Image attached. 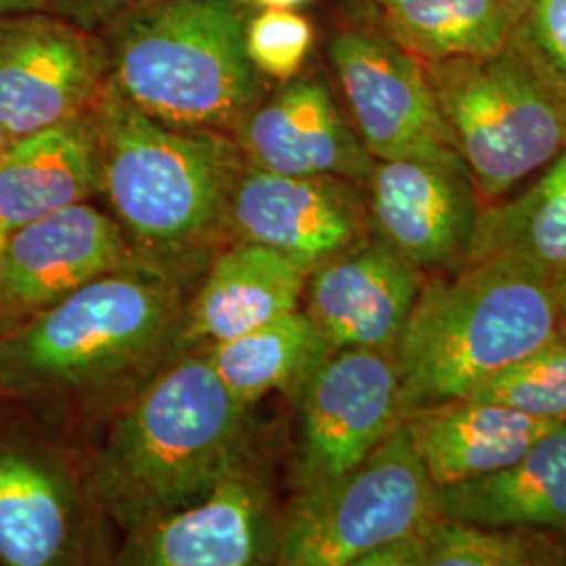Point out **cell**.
<instances>
[{
  "label": "cell",
  "instance_id": "1",
  "mask_svg": "<svg viewBox=\"0 0 566 566\" xmlns=\"http://www.w3.org/2000/svg\"><path fill=\"white\" fill-rule=\"evenodd\" d=\"M248 409L206 355L170 365L143 388L97 451L95 504L126 533L198 504L252 458Z\"/></svg>",
  "mask_w": 566,
  "mask_h": 566
},
{
  "label": "cell",
  "instance_id": "2",
  "mask_svg": "<svg viewBox=\"0 0 566 566\" xmlns=\"http://www.w3.org/2000/svg\"><path fill=\"white\" fill-rule=\"evenodd\" d=\"M563 334L554 273L523 256L497 254L428 275L395 348L403 422L470 397Z\"/></svg>",
  "mask_w": 566,
  "mask_h": 566
},
{
  "label": "cell",
  "instance_id": "3",
  "mask_svg": "<svg viewBox=\"0 0 566 566\" xmlns=\"http://www.w3.org/2000/svg\"><path fill=\"white\" fill-rule=\"evenodd\" d=\"M250 0H149L102 32L109 81L163 124L227 133L261 102L248 57Z\"/></svg>",
  "mask_w": 566,
  "mask_h": 566
},
{
  "label": "cell",
  "instance_id": "4",
  "mask_svg": "<svg viewBox=\"0 0 566 566\" xmlns=\"http://www.w3.org/2000/svg\"><path fill=\"white\" fill-rule=\"evenodd\" d=\"M86 116L99 191L124 235L163 254L193 248L223 227L231 189L245 166L231 135L163 124L109 78Z\"/></svg>",
  "mask_w": 566,
  "mask_h": 566
},
{
  "label": "cell",
  "instance_id": "5",
  "mask_svg": "<svg viewBox=\"0 0 566 566\" xmlns=\"http://www.w3.org/2000/svg\"><path fill=\"white\" fill-rule=\"evenodd\" d=\"M181 285L154 264L84 283L0 343V380L20 390H102L175 343Z\"/></svg>",
  "mask_w": 566,
  "mask_h": 566
},
{
  "label": "cell",
  "instance_id": "6",
  "mask_svg": "<svg viewBox=\"0 0 566 566\" xmlns=\"http://www.w3.org/2000/svg\"><path fill=\"white\" fill-rule=\"evenodd\" d=\"M424 70L483 202L502 200L565 149L566 76L523 21L489 55L426 61Z\"/></svg>",
  "mask_w": 566,
  "mask_h": 566
},
{
  "label": "cell",
  "instance_id": "7",
  "mask_svg": "<svg viewBox=\"0 0 566 566\" xmlns=\"http://www.w3.org/2000/svg\"><path fill=\"white\" fill-rule=\"evenodd\" d=\"M439 514L437 485L397 426L364 462L322 485L294 491L280 518L275 563L357 566Z\"/></svg>",
  "mask_w": 566,
  "mask_h": 566
},
{
  "label": "cell",
  "instance_id": "8",
  "mask_svg": "<svg viewBox=\"0 0 566 566\" xmlns=\"http://www.w3.org/2000/svg\"><path fill=\"white\" fill-rule=\"evenodd\" d=\"M292 401L298 411L290 458L294 491L343 476L403 424L399 369L385 350H332Z\"/></svg>",
  "mask_w": 566,
  "mask_h": 566
},
{
  "label": "cell",
  "instance_id": "9",
  "mask_svg": "<svg viewBox=\"0 0 566 566\" xmlns=\"http://www.w3.org/2000/svg\"><path fill=\"white\" fill-rule=\"evenodd\" d=\"M327 57L340 82L353 126L376 160L465 166L424 63L374 30H343Z\"/></svg>",
  "mask_w": 566,
  "mask_h": 566
},
{
  "label": "cell",
  "instance_id": "10",
  "mask_svg": "<svg viewBox=\"0 0 566 566\" xmlns=\"http://www.w3.org/2000/svg\"><path fill=\"white\" fill-rule=\"evenodd\" d=\"M107 78L102 34L51 11L0 18V126L9 142L86 114Z\"/></svg>",
  "mask_w": 566,
  "mask_h": 566
},
{
  "label": "cell",
  "instance_id": "11",
  "mask_svg": "<svg viewBox=\"0 0 566 566\" xmlns=\"http://www.w3.org/2000/svg\"><path fill=\"white\" fill-rule=\"evenodd\" d=\"M224 229L238 242L277 250L308 275L371 238L364 185L338 177H287L243 166Z\"/></svg>",
  "mask_w": 566,
  "mask_h": 566
},
{
  "label": "cell",
  "instance_id": "12",
  "mask_svg": "<svg viewBox=\"0 0 566 566\" xmlns=\"http://www.w3.org/2000/svg\"><path fill=\"white\" fill-rule=\"evenodd\" d=\"M371 233L424 275L465 266L485 202L468 166L378 160L365 185Z\"/></svg>",
  "mask_w": 566,
  "mask_h": 566
},
{
  "label": "cell",
  "instance_id": "13",
  "mask_svg": "<svg viewBox=\"0 0 566 566\" xmlns=\"http://www.w3.org/2000/svg\"><path fill=\"white\" fill-rule=\"evenodd\" d=\"M280 518L271 486L252 462L227 474L203 500L126 533L120 565L252 566L275 563Z\"/></svg>",
  "mask_w": 566,
  "mask_h": 566
},
{
  "label": "cell",
  "instance_id": "14",
  "mask_svg": "<svg viewBox=\"0 0 566 566\" xmlns=\"http://www.w3.org/2000/svg\"><path fill=\"white\" fill-rule=\"evenodd\" d=\"M231 137L243 163L273 175L338 177L365 187L378 163L315 76L296 74L264 93Z\"/></svg>",
  "mask_w": 566,
  "mask_h": 566
},
{
  "label": "cell",
  "instance_id": "15",
  "mask_svg": "<svg viewBox=\"0 0 566 566\" xmlns=\"http://www.w3.org/2000/svg\"><path fill=\"white\" fill-rule=\"evenodd\" d=\"M426 277L374 233L306 275L304 315L332 350L392 353Z\"/></svg>",
  "mask_w": 566,
  "mask_h": 566
},
{
  "label": "cell",
  "instance_id": "16",
  "mask_svg": "<svg viewBox=\"0 0 566 566\" xmlns=\"http://www.w3.org/2000/svg\"><path fill=\"white\" fill-rule=\"evenodd\" d=\"M128 263L130 250L118 221L91 203H72L9 233L0 264V304L36 315Z\"/></svg>",
  "mask_w": 566,
  "mask_h": 566
},
{
  "label": "cell",
  "instance_id": "17",
  "mask_svg": "<svg viewBox=\"0 0 566 566\" xmlns=\"http://www.w3.org/2000/svg\"><path fill=\"white\" fill-rule=\"evenodd\" d=\"M304 283L303 269L277 250L238 242L214 259L198 296L185 306L175 344L212 346L298 311Z\"/></svg>",
  "mask_w": 566,
  "mask_h": 566
},
{
  "label": "cell",
  "instance_id": "18",
  "mask_svg": "<svg viewBox=\"0 0 566 566\" xmlns=\"http://www.w3.org/2000/svg\"><path fill=\"white\" fill-rule=\"evenodd\" d=\"M409 441L437 486L486 476L514 464L563 422L479 399L437 405L403 422Z\"/></svg>",
  "mask_w": 566,
  "mask_h": 566
},
{
  "label": "cell",
  "instance_id": "19",
  "mask_svg": "<svg viewBox=\"0 0 566 566\" xmlns=\"http://www.w3.org/2000/svg\"><path fill=\"white\" fill-rule=\"evenodd\" d=\"M95 191L99 164L86 114L11 139L0 154V221L9 231Z\"/></svg>",
  "mask_w": 566,
  "mask_h": 566
},
{
  "label": "cell",
  "instance_id": "20",
  "mask_svg": "<svg viewBox=\"0 0 566 566\" xmlns=\"http://www.w3.org/2000/svg\"><path fill=\"white\" fill-rule=\"evenodd\" d=\"M439 514L465 523L566 535V422L497 472L437 486Z\"/></svg>",
  "mask_w": 566,
  "mask_h": 566
},
{
  "label": "cell",
  "instance_id": "21",
  "mask_svg": "<svg viewBox=\"0 0 566 566\" xmlns=\"http://www.w3.org/2000/svg\"><path fill=\"white\" fill-rule=\"evenodd\" d=\"M565 539L521 526L430 516L411 533L365 554L357 566H563Z\"/></svg>",
  "mask_w": 566,
  "mask_h": 566
},
{
  "label": "cell",
  "instance_id": "22",
  "mask_svg": "<svg viewBox=\"0 0 566 566\" xmlns=\"http://www.w3.org/2000/svg\"><path fill=\"white\" fill-rule=\"evenodd\" d=\"M386 36L420 61L497 51L525 18L526 0H371Z\"/></svg>",
  "mask_w": 566,
  "mask_h": 566
},
{
  "label": "cell",
  "instance_id": "23",
  "mask_svg": "<svg viewBox=\"0 0 566 566\" xmlns=\"http://www.w3.org/2000/svg\"><path fill=\"white\" fill-rule=\"evenodd\" d=\"M329 353L332 346L298 308L242 336L212 344L203 355L229 395L250 407L273 390L294 399Z\"/></svg>",
  "mask_w": 566,
  "mask_h": 566
},
{
  "label": "cell",
  "instance_id": "24",
  "mask_svg": "<svg viewBox=\"0 0 566 566\" xmlns=\"http://www.w3.org/2000/svg\"><path fill=\"white\" fill-rule=\"evenodd\" d=\"M497 254L523 256L554 275L566 269V147L523 193L485 203L465 264Z\"/></svg>",
  "mask_w": 566,
  "mask_h": 566
},
{
  "label": "cell",
  "instance_id": "25",
  "mask_svg": "<svg viewBox=\"0 0 566 566\" xmlns=\"http://www.w3.org/2000/svg\"><path fill=\"white\" fill-rule=\"evenodd\" d=\"M70 516L57 479L15 453H0V558L11 566L55 563Z\"/></svg>",
  "mask_w": 566,
  "mask_h": 566
},
{
  "label": "cell",
  "instance_id": "26",
  "mask_svg": "<svg viewBox=\"0 0 566 566\" xmlns=\"http://www.w3.org/2000/svg\"><path fill=\"white\" fill-rule=\"evenodd\" d=\"M465 399L507 405L535 418L566 422V334L507 365Z\"/></svg>",
  "mask_w": 566,
  "mask_h": 566
},
{
  "label": "cell",
  "instance_id": "27",
  "mask_svg": "<svg viewBox=\"0 0 566 566\" xmlns=\"http://www.w3.org/2000/svg\"><path fill=\"white\" fill-rule=\"evenodd\" d=\"M313 44V28L294 9L266 7L250 15L245 30L248 57L264 78L287 81L303 67Z\"/></svg>",
  "mask_w": 566,
  "mask_h": 566
},
{
  "label": "cell",
  "instance_id": "28",
  "mask_svg": "<svg viewBox=\"0 0 566 566\" xmlns=\"http://www.w3.org/2000/svg\"><path fill=\"white\" fill-rule=\"evenodd\" d=\"M528 34L566 76V0H526Z\"/></svg>",
  "mask_w": 566,
  "mask_h": 566
},
{
  "label": "cell",
  "instance_id": "29",
  "mask_svg": "<svg viewBox=\"0 0 566 566\" xmlns=\"http://www.w3.org/2000/svg\"><path fill=\"white\" fill-rule=\"evenodd\" d=\"M145 2L149 0H51L49 11L74 21L88 32L102 34L109 23Z\"/></svg>",
  "mask_w": 566,
  "mask_h": 566
},
{
  "label": "cell",
  "instance_id": "30",
  "mask_svg": "<svg viewBox=\"0 0 566 566\" xmlns=\"http://www.w3.org/2000/svg\"><path fill=\"white\" fill-rule=\"evenodd\" d=\"M51 0H0V18L28 11H49Z\"/></svg>",
  "mask_w": 566,
  "mask_h": 566
},
{
  "label": "cell",
  "instance_id": "31",
  "mask_svg": "<svg viewBox=\"0 0 566 566\" xmlns=\"http://www.w3.org/2000/svg\"><path fill=\"white\" fill-rule=\"evenodd\" d=\"M554 292H556V303H558L560 319H563L566 332V269L554 275Z\"/></svg>",
  "mask_w": 566,
  "mask_h": 566
},
{
  "label": "cell",
  "instance_id": "32",
  "mask_svg": "<svg viewBox=\"0 0 566 566\" xmlns=\"http://www.w3.org/2000/svg\"><path fill=\"white\" fill-rule=\"evenodd\" d=\"M308 0H250L252 7H259V9H266V7H277V9H294L298 4H304Z\"/></svg>",
  "mask_w": 566,
  "mask_h": 566
},
{
  "label": "cell",
  "instance_id": "33",
  "mask_svg": "<svg viewBox=\"0 0 566 566\" xmlns=\"http://www.w3.org/2000/svg\"><path fill=\"white\" fill-rule=\"evenodd\" d=\"M9 227L0 221V264H2V254H4V248H7V242H9Z\"/></svg>",
  "mask_w": 566,
  "mask_h": 566
},
{
  "label": "cell",
  "instance_id": "34",
  "mask_svg": "<svg viewBox=\"0 0 566 566\" xmlns=\"http://www.w3.org/2000/svg\"><path fill=\"white\" fill-rule=\"evenodd\" d=\"M7 143H9V137H7V133H4L2 126H0V154H2V149H4Z\"/></svg>",
  "mask_w": 566,
  "mask_h": 566
},
{
  "label": "cell",
  "instance_id": "35",
  "mask_svg": "<svg viewBox=\"0 0 566 566\" xmlns=\"http://www.w3.org/2000/svg\"><path fill=\"white\" fill-rule=\"evenodd\" d=\"M560 537H563V539H565V544H566V535H560Z\"/></svg>",
  "mask_w": 566,
  "mask_h": 566
}]
</instances>
